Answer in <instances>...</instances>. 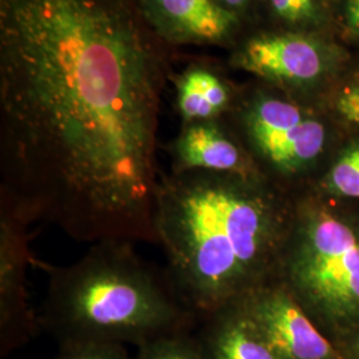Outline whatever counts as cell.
<instances>
[{
    "mask_svg": "<svg viewBox=\"0 0 359 359\" xmlns=\"http://www.w3.org/2000/svg\"><path fill=\"white\" fill-rule=\"evenodd\" d=\"M157 40L137 0H0V196L31 224L156 244Z\"/></svg>",
    "mask_w": 359,
    "mask_h": 359,
    "instance_id": "1",
    "label": "cell"
},
{
    "mask_svg": "<svg viewBox=\"0 0 359 359\" xmlns=\"http://www.w3.org/2000/svg\"><path fill=\"white\" fill-rule=\"evenodd\" d=\"M258 175L187 172L163 176L156 244L167 273L198 320L280 278L294 224Z\"/></svg>",
    "mask_w": 359,
    "mask_h": 359,
    "instance_id": "2",
    "label": "cell"
},
{
    "mask_svg": "<svg viewBox=\"0 0 359 359\" xmlns=\"http://www.w3.org/2000/svg\"><path fill=\"white\" fill-rule=\"evenodd\" d=\"M34 265L48 276L40 330L57 344L96 339L139 347L163 335L192 332L200 323L167 270L147 262L133 243L92 244L67 266Z\"/></svg>",
    "mask_w": 359,
    "mask_h": 359,
    "instance_id": "3",
    "label": "cell"
},
{
    "mask_svg": "<svg viewBox=\"0 0 359 359\" xmlns=\"http://www.w3.org/2000/svg\"><path fill=\"white\" fill-rule=\"evenodd\" d=\"M280 281L305 308L337 318L359 316V238L338 218L299 209Z\"/></svg>",
    "mask_w": 359,
    "mask_h": 359,
    "instance_id": "4",
    "label": "cell"
},
{
    "mask_svg": "<svg viewBox=\"0 0 359 359\" xmlns=\"http://www.w3.org/2000/svg\"><path fill=\"white\" fill-rule=\"evenodd\" d=\"M237 118L252 152L278 177H294L323 151L325 127L293 102L259 93Z\"/></svg>",
    "mask_w": 359,
    "mask_h": 359,
    "instance_id": "5",
    "label": "cell"
},
{
    "mask_svg": "<svg viewBox=\"0 0 359 359\" xmlns=\"http://www.w3.org/2000/svg\"><path fill=\"white\" fill-rule=\"evenodd\" d=\"M29 219L0 197V351L28 344L39 330L38 313L29 304L27 269L35 258L29 250Z\"/></svg>",
    "mask_w": 359,
    "mask_h": 359,
    "instance_id": "6",
    "label": "cell"
},
{
    "mask_svg": "<svg viewBox=\"0 0 359 359\" xmlns=\"http://www.w3.org/2000/svg\"><path fill=\"white\" fill-rule=\"evenodd\" d=\"M240 301L258 333L278 358H333L329 341L281 281L259 286Z\"/></svg>",
    "mask_w": 359,
    "mask_h": 359,
    "instance_id": "7",
    "label": "cell"
},
{
    "mask_svg": "<svg viewBox=\"0 0 359 359\" xmlns=\"http://www.w3.org/2000/svg\"><path fill=\"white\" fill-rule=\"evenodd\" d=\"M321 46L299 34H265L249 39L233 65L276 84L302 87L325 72Z\"/></svg>",
    "mask_w": 359,
    "mask_h": 359,
    "instance_id": "8",
    "label": "cell"
},
{
    "mask_svg": "<svg viewBox=\"0 0 359 359\" xmlns=\"http://www.w3.org/2000/svg\"><path fill=\"white\" fill-rule=\"evenodd\" d=\"M142 16L160 40L180 46H217L238 26V15L216 0H137Z\"/></svg>",
    "mask_w": 359,
    "mask_h": 359,
    "instance_id": "9",
    "label": "cell"
},
{
    "mask_svg": "<svg viewBox=\"0 0 359 359\" xmlns=\"http://www.w3.org/2000/svg\"><path fill=\"white\" fill-rule=\"evenodd\" d=\"M169 152L172 154L170 173L258 175L255 161L221 118L184 124Z\"/></svg>",
    "mask_w": 359,
    "mask_h": 359,
    "instance_id": "10",
    "label": "cell"
},
{
    "mask_svg": "<svg viewBox=\"0 0 359 359\" xmlns=\"http://www.w3.org/2000/svg\"><path fill=\"white\" fill-rule=\"evenodd\" d=\"M196 337L205 359H280L258 333L240 299L201 320Z\"/></svg>",
    "mask_w": 359,
    "mask_h": 359,
    "instance_id": "11",
    "label": "cell"
},
{
    "mask_svg": "<svg viewBox=\"0 0 359 359\" xmlns=\"http://www.w3.org/2000/svg\"><path fill=\"white\" fill-rule=\"evenodd\" d=\"M177 111L184 124L216 120L231 105V90L213 72L201 67L185 71L176 81Z\"/></svg>",
    "mask_w": 359,
    "mask_h": 359,
    "instance_id": "12",
    "label": "cell"
},
{
    "mask_svg": "<svg viewBox=\"0 0 359 359\" xmlns=\"http://www.w3.org/2000/svg\"><path fill=\"white\" fill-rule=\"evenodd\" d=\"M135 359H205L197 337L191 332L169 334L137 347Z\"/></svg>",
    "mask_w": 359,
    "mask_h": 359,
    "instance_id": "13",
    "label": "cell"
},
{
    "mask_svg": "<svg viewBox=\"0 0 359 359\" xmlns=\"http://www.w3.org/2000/svg\"><path fill=\"white\" fill-rule=\"evenodd\" d=\"M52 359H135L128 354L123 344L96 341V339H74L59 344V350Z\"/></svg>",
    "mask_w": 359,
    "mask_h": 359,
    "instance_id": "14",
    "label": "cell"
},
{
    "mask_svg": "<svg viewBox=\"0 0 359 359\" xmlns=\"http://www.w3.org/2000/svg\"><path fill=\"white\" fill-rule=\"evenodd\" d=\"M329 185L339 196L359 198V144L348 148L335 163Z\"/></svg>",
    "mask_w": 359,
    "mask_h": 359,
    "instance_id": "15",
    "label": "cell"
},
{
    "mask_svg": "<svg viewBox=\"0 0 359 359\" xmlns=\"http://www.w3.org/2000/svg\"><path fill=\"white\" fill-rule=\"evenodd\" d=\"M273 15L285 25L309 27L317 23L321 0H269Z\"/></svg>",
    "mask_w": 359,
    "mask_h": 359,
    "instance_id": "16",
    "label": "cell"
},
{
    "mask_svg": "<svg viewBox=\"0 0 359 359\" xmlns=\"http://www.w3.org/2000/svg\"><path fill=\"white\" fill-rule=\"evenodd\" d=\"M337 108L347 121L359 126V86L344 90L338 97Z\"/></svg>",
    "mask_w": 359,
    "mask_h": 359,
    "instance_id": "17",
    "label": "cell"
},
{
    "mask_svg": "<svg viewBox=\"0 0 359 359\" xmlns=\"http://www.w3.org/2000/svg\"><path fill=\"white\" fill-rule=\"evenodd\" d=\"M344 13L347 29L359 36V0H345Z\"/></svg>",
    "mask_w": 359,
    "mask_h": 359,
    "instance_id": "18",
    "label": "cell"
},
{
    "mask_svg": "<svg viewBox=\"0 0 359 359\" xmlns=\"http://www.w3.org/2000/svg\"><path fill=\"white\" fill-rule=\"evenodd\" d=\"M216 1L226 10L238 15V11L244 10L246 6L250 4L252 0H216Z\"/></svg>",
    "mask_w": 359,
    "mask_h": 359,
    "instance_id": "19",
    "label": "cell"
},
{
    "mask_svg": "<svg viewBox=\"0 0 359 359\" xmlns=\"http://www.w3.org/2000/svg\"><path fill=\"white\" fill-rule=\"evenodd\" d=\"M358 346H359V344H358Z\"/></svg>",
    "mask_w": 359,
    "mask_h": 359,
    "instance_id": "20",
    "label": "cell"
}]
</instances>
